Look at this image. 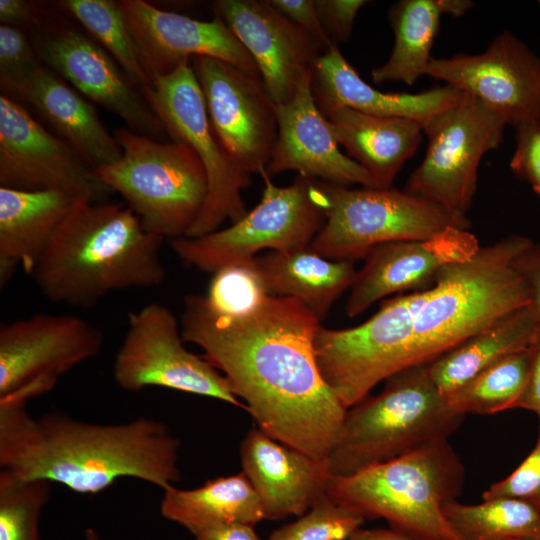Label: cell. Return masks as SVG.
Wrapping results in <instances>:
<instances>
[{
  "instance_id": "cell-30",
  "label": "cell",
  "mask_w": 540,
  "mask_h": 540,
  "mask_svg": "<svg viewBox=\"0 0 540 540\" xmlns=\"http://www.w3.org/2000/svg\"><path fill=\"white\" fill-rule=\"evenodd\" d=\"M160 512L192 535L217 525L254 526L264 520L260 500L243 472L210 479L194 489L163 490Z\"/></svg>"
},
{
  "instance_id": "cell-1",
  "label": "cell",
  "mask_w": 540,
  "mask_h": 540,
  "mask_svg": "<svg viewBox=\"0 0 540 540\" xmlns=\"http://www.w3.org/2000/svg\"><path fill=\"white\" fill-rule=\"evenodd\" d=\"M320 320L291 297L269 295L238 316L214 311L204 295L184 300L181 333L229 383L260 430L316 459H328L347 408L319 370Z\"/></svg>"
},
{
  "instance_id": "cell-39",
  "label": "cell",
  "mask_w": 540,
  "mask_h": 540,
  "mask_svg": "<svg viewBox=\"0 0 540 540\" xmlns=\"http://www.w3.org/2000/svg\"><path fill=\"white\" fill-rule=\"evenodd\" d=\"M514 498L540 509V433L533 450L506 478L491 485L483 500Z\"/></svg>"
},
{
  "instance_id": "cell-13",
  "label": "cell",
  "mask_w": 540,
  "mask_h": 540,
  "mask_svg": "<svg viewBox=\"0 0 540 540\" xmlns=\"http://www.w3.org/2000/svg\"><path fill=\"white\" fill-rule=\"evenodd\" d=\"M183 342L177 319L166 306L149 303L130 312L113 363L116 384L128 392L164 387L246 409L226 378L204 356L187 350Z\"/></svg>"
},
{
  "instance_id": "cell-16",
  "label": "cell",
  "mask_w": 540,
  "mask_h": 540,
  "mask_svg": "<svg viewBox=\"0 0 540 540\" xmlns=\"http://www.w3.org/2000/svg\"><path fill=\"white\" fill-rule=\"evenodd\" d=\"M101 330L72 314L41 313L0 326V398L21 390L37 397L59 378L97 356Z\"/></svg>"
},
{
  "instance_id": "cell-7",
  "label": "cell",
  "mask_w": 540,
  "mask_h": 540,
  "mask_svg": "<svg viewBox=\"0 0 540 540\" xmlns=\"http://www.w3.org/2000/svg\"><path fill=\"white\" fill-rule=\"evenodd\" d=\"M113 135L122 155L94 169V175L122 196L146 231L161 239L185 237L208 193L198 156L184 142L157 141L127 127L117 128Z\"/></svg>"
},
{
  "instance_id": "cell-2",
  "label": "cell",
  "mask_w": 540,
  "mask_h": 540,
  "mask_svg": "<svg viewBox=\"0 0 540 540\" xmlns=\"http://www.w3.org/2000/svg\"><path fill=\"white\" fill-rule=\"evenodd\" d=\"M27 401L0 399V472L94 495L122 478L166 490L181 480L180 441L158 420L100 424L55 414L33 417Z\"/></svg>"
},
{
  "instance_id": "cell-37",
  "label": "cell",
  "mask_w": 540,
  "mask_h": 540,
  "mask_svg": "<svg viewBox=\"0 0 540 540\" xmlns=\"http://www.w3.org/2000/svg\"><path fill=\"white\" fill-rule=\"evenodd\" d=\"M364 522L326 493L297 520L274 530L269 540H348Z\"/></svg>"
},
{
  "instance_id": "cell-22",
  "label": "cell",
  "mask_w": 540,
  "mask_h": 540,
  "mask_svg": "<svg viewBox=\"0 0 540 540\" xmlns=\"http://www.w3.org/2000/svg\"><path fill=\"white\" fill-rule=\"evenodd\" d=\"M311 72L304 76L291 101L276 106L277 138L266 172L271 177L296 171L303 177L339 186L376 188L369 174L339 149L315 103Z\"/></svg>"
},
{
  "instance_id": "cell-17",
  "label": "cell",
  "mask_w": 540,
  "mask_h": 540,
  "mask_svg": "<svg viewBox=\"0 0 540 540\" xmlns=\"http://www.w3.org/2000/svg\"><path fill=\"white\" fill-rule=\"evenodd\" d=\"M0 187L58 191L93 201L112 192L68 144L4 93L0 95Z\"/></svg>"
},
{
  "instance_id": "cell-18",
  "label": "cell",
  "mask_w": 540,
  "mask_h": 540,
  "mask_svg": "<svg viewBox=\"0 0 540 540\" xmlns=\"http://www.w3.org/2000/svg\"><path fill=\"white\" fill-rule=\"evenodd\" d=\"M424 75L479 98L513 127L540 118V57L510 32L480 54L432 57Z\"/></svg>"
},
{
  "instance_id": "cell-38",
  "label": "cell",
  "mask_w": 540,
  "mask_h": 540,
  "mask_svg": "<svg viewBox=\"0 0 540 540\" xmlns=\"http://www.w3.org/2000/svg\"><path fill=\"white\" fill-rule=\"evenodd\" d=\"M32 40L22 28L0 25V84L2 93L30 76L41 64Z\"/></svg>"
},
{
  "instance_id": "cell-25",
  "label": "cell",
  "mask_w": 540,
  "mask_h": 540,
  "mask_svg": "<svg viewBox=\"0 0 540 540\" xmlns=\"http://www.w3.org/2000/svg\"><path fill=\"white\" fill-rule=\"evenodd\" d=\"M4 94L29 104L50 131L92 170L110 165L121 157L120 146L101 122L94 106L43 63Z\"/></svg>"
},
{
  "instance_id": "cell-19",
  "label": "cell",
  "mask_w": 540,
  "mask_h": 540,
  "mask_svg": "<svg viewBox=\"0 0 540 540\" xmlns=\"http://www.w3.org/2000/svg\"><path fill=\"white\" fill-rule=\"evenodd\" d=\"M118 3L152 82L195 56L217 58L261 78L253 58L218 14L204 21L162 10L143 0Z\"/></svg>"
},
{
  "instance_id": "cell-33",
  "label": "cell",
  "mask_w": 540,
  "mask_h": 540,
  "mask_svg": "<svg viewBox=\"0 0 540 540\" xmlns=\"http://www.w3.org/2000/svg\"><path fill=\"white\" fill-rule=\"evenodd\" d=\"M57 6L75 18L99 45L121 66L142 94L152 87L126 17L112 0H62Z\"/></svg>"
},
{
  "instance_id": "cell-9",
  "label": "cell",
  "mask_w": 540,
  "mask_h": 540,
  "mask_svg": "<svg viewBox=\"0 0 540 540\" xmlns=\"http://www.w3.org/2000/svg\"><path fill=\"white\" fill-rule=\"evenodd\" d=\"M262 197L242 219L225 229L169 240L176 255L204 272L252 263L264 249L282 251L311 244L325 223L314 196V179L298 175L288 186L275 185L266 170Z\"/></svg>"
},
{
  "instance_id": "cell-50",
  "label": "cell",
  "mask_w": 540,
  "mask_h": 540,
  "mask_svg": "<svg viewBox=\"0 0 540 540\" xmlns=\"http://www.w3.org/2000/svg\"><path fill=\"white\" fill-rule=\"evenodd\" d=\"M534 192L539 196L540 198V183L537 184L536 186L532 187Z\"/></svg>"
},
{
  "instance_id": "cell-15",
  "label": "cell",
  "mask_w": 540,
  "mask_h": 540,
  "mask_svg": "<svg viewBox=\"0 0 540 540\" xmlns=\"http://www.w3.org/2000/svg\"><path fill=\"white\" fill-rule=\"evenodd\" d=\"M212 130L231 161L246 174H261L277 138L276 104L261 78L223 60L195 56Z\"/></svg>"
},
{
  "instance_id": "cell-14",
  "label": "cell",
  "mask_w": 540,
  "mask_h": 540,
  "mask_svg": "<svg viewBox=\"0 0 540 540\" xmlns=\"http://www.w3.org/2000/svg\"><path fill=\"white\" fill-rule=\"evenodd\" d=\"M31 40L44 65L118 116L128 129L161 142L169 137L140 88L93 38L74 27L45 21L33 29Z\"/></svg>"
},
{
  "instance_id": "cell-36",
  "label": "cell",
  "mask_w": 540,
  "mask_h": 540,
  "mask_svg": "<svg viewBox=\"0 0 540 540\" xmlns=\"http://www.w3.org/2000/svg\"><path fill=\"white\" fill-rule=\"evenodd\" d=\"M213 274L205 298L217 313L229 316L243 315L270 295L254 261L226 266Z\"/></svg>"
},
{
  "instance_id": "cell-8",
  "label": "cell",
  "mask_w": 540,
  "mask_h": 540,
  "mask_svg": "<svg viewBox=\"0 0 540 540\" xmlns=\"http://www.w3.org/2000/svg\"><path fill=\"white\" fill-rule=\"evenodd\" d=\"M314 196L325 223L310 247L332 260L354 262L380 244L426 240L449 227L471 226L467 217L393 187L351 189L315 180Z\"/></svg>"
},
{
  "instance_id": "cell-21",
  "label": "cell",
  "mask_w": 540,
  "mask_h": 540,
  "mask_svg": "<svg viewBox=\"0 0 540 540\" xmlns=\"http://www.w3.org/2000/svg\"><path fill=\"white\" fill-rule=\"evenodd\" d=\"M479 247L469 229L458 227H449L426 240L374 247L350 287L347 316L353 318L393 293L432 288L445 266L468 259Z\"/></svg>"
},
{
  "instance_id": "cell-12",
  "label": "cell",
  "mask_w": 540,
  "mask_h": 540,
  "mask_svg": "<svg viewBox=\"0 0 540 540\" xmlns=\"http://www.w3.org/2000/svg\"><path fill=\"white\" fill-rule=\"evenodd\" d=\"M163 122L172 141L187 144L203 164L208 193L203 209L185 237L197 238L219 229L225 220L232 223L247 213L241 191L251 175L241 171L216 138L205 100L190 61L173 72L155 78L143 92Z\"/></svg>"
},
{
  "instance_id": "cell-32",
  "label": "cell",
  "mask_w": 540,
  "mask_h": 540,
  "mask_svg": "<svg viewBox=\"0 0 540 540\" xmlns=\"http://www.w3.org/2000/svg\"><path fill=\"white\" fill-rule=\"evenodd\" d=\"M442 513L460 540H540V509L522 500L502 497L469 505L452 499Z\"/></svg>"
},
{
  "instance_id": "cell-3",
  "label": "cell",
  "mask_w": 540,
  "mask_h": 540,
  "mask_svg": "<svg viewBox=\"0 0 540 540\" xmlns=\"http://www.w3.org/2000/svg\"><path fill=\"white\" fill-rule=\"evenodd\" d=\"M162 240L127 205L79 197L30 275L51 302L91 308L113 291L161 284Z\"/></svg>"
},
{
  "instance_id": "cell-4",
  "label": "cell",
  "mask_w": 540,
  "mask_h": 540,
  "mask_svg": "<svg viewBox=\"0 0 540 540\" xmlns=\"http://www.w3.org/2000/svg\"><path fill=\"white\" fill-rule=\"evenodd\" d=\"M531 242L512 234L445 266L416 315L405 368L431 363L529 305V291L515 259Z\"/></svg>"
},
{
  "instance_id": "cell-43",
  "label": "cell",
  "mask_w": 540,
  "mask_h": 540,
  "mask_svg": "<svg viewBox=\"0 0 540 540\" xmlns=\"http://www.w3.org/2000/svg\"><path fill=\"white\" fill-rule=\"evenodd\" d=\"M515 267L524 280L540 325V239L532 241L515 259Z\"/></svg>"
},
{
  "instance_id": "cell-35",
  "label": "cell",
  "mask_w": 540,
  "mask_h": 540,
  "mask_svg": "<svg viewBox=\"0 0 540 540\" xmlns=\"http://www.w3.org/2000/svg\"><path fill=\"white\" fill-rule=\"evenodd\" d=\"M51 483L20 481L0 472V540H41L40 515Z\"/></svg>"
},
{
  "instance_id": "cell-26",
  "label": "cell",
  "mask_w": 540,
  "mask_h": 540,
  "mask_svg": "<svg viewBox=\"0 0 540 540\" xmlns=\"http://www.w3.org/2000/svg\"><path fill=\"white\" fill-rule=\"evenodd\" d=\"M79 197L0 187V286L20 266L31 274Z\"/></svg>"
},
{
  "instance_id": "cell-49",
  "label": "cell",
  "mask_w": 540,
  "mask_h": 540,
  "mask_svg": "<svg viewBox=\"0 0 540 540\" xmlns=\"http://www.w3.org/2000/svg\"><path fill=\"white\" fill-rule=\"evenodd\" d=\"M85 540H103L97 531L93 528H87L85 530Z\"/></svg>"
},
{
  "instance_id": "cell-47",
  "label": "cell",
  "mask_w": 540,
  "mask_h": 540,
  "mask_svg": "<svg viewBox=\"0 0 540 540\" xmlns=\"http://www.w3.org/2000/svg\"><path fill=\"white\" fill-rule=\"evenodd\" d=\"M348 540H419L391 528H359Z\"/></svg>"
},
{
  "instance_id": "cell-44",
  "label": "cell",
  "mask_w": 540,
  "mask_h": 540,
  "mask_svg": "<svg viewBox=\"0 0 540 540\" xmlns=\"http://www.w3.org/2000/svg\"><path fill=\"white\" fill-rule=\"evenodd\" d=\"M1 24L14 27H31L32 29L45 22L41 6L34 1L0 0Z\"/></svg>"
},
{
  "instance_id": "cell-41",
  "label": "cell",
  "mask_w": 540,
  "mask_h": 540,
  "mask_svg": "<svg viewBox=\"0 0 540 540\" xmlns=\"http://www.w3.org/2000/svg\"><path fill=\"white\" fill-rule=\"evenodd\" d=\"M367 3L366 0H315L320 21L333 44L350 38L355 18Z\"/></svg>"
},
{
  "instance_id": "cell-11",
  "label": "cell",
  "mask_w": 540,
  "mask_h": 540,
  "mask_svg": "<svg viewBox=\"0 0 540 540\" xmlns=\"http://www.w3.org/2000/svg\"><path fill=\"white\" fill-rule=\"evenodd\" d=\"M427 293L416 291L385 300L374 315L356 327L321 326L315 339L317 364L347 409L405 368L415 318Z\"/></svg>"
},
{
  "instance_id": "cell-48",
  "label": "cell",
  "mask_w": 540,
  "mask_h": 540,
  "mask_svg": "<svg viewBox=\"0 0 540 540\" xmlns=\"http://www.w3.org/2000/svg\"><path fill=\"white\" fill-rule=\"evenodd\" d=\"M440 10L453 17L463 16L469 11L474 3L470 0H437Z\"/></svg>"
},
{
  "instance_id": "cell-20",
  "label": "cell",
  "mask_w": 540,
  "mask_h": 540,
  "mask_svg": "<svg viewBox=\"0 0 540 540\" xmlns=\"http://www.w3.org/2000/svg\"><path fill=\"white\" fill-rule=\"evenodd\" d=\"M213 7L255 61L276 106L291 101L324 52L320 44L269 0H217Z\"/></svg>"
},
{
  "instance_id": "cell-45",
  "label": "cell",
  "mask_w": 540,
  "mask_h": 540,
  "mask_svg": "<svg viewBox=\"0 0 540 540\" xmlns=\"http://www.w3.org/2000/svg\"><path fill=\"white\" fill-rule=\"evenodd\" d=\"M516 408L530 410L537 415L540 433V331L532 344L529 376Z\"/></svg>"
},
{
  "instance_id": "cell-23",
  "label": "cell",
  "mask_w": 540,
  "mask_h": 540,
  "mask_svg": "<svg viewBox=\"0 0 540 540\" xmlns=\"http://www.w3.org/2000/svg\"><path fill=\"white\" fill-rule=\"evenodd\" d=\"M242 472L254 488L264 519L301 516L327 493L328 459H316L283 444L259 428L240 446Z\"/></svg>"
},
{
  "instance_id": "cell-27",
  "label": "cell",
  "mask_w": 540,
  "mask_h": 540,
  "mask_svg": "<svg viewBox=\"0 0 540 540\" xmlns=\"http://www.w3.org/2000/svg\"><path fill=\"white\" fill-rule=\"evenodd\" d=\"M323 116L339 145L369 174L376 188L392 187L422 141L423 128L412 119L370 115L347 107Z\"/></svg>"
},
{
  "instance_id": "cell-51",
  "label": "cell",
  "mask_w": 540,
  "mask_h": 540,
  "mask_svg": "<svg viewBox=\"0 0 540 540\" xmlns=\"http://www.w3.org/2000/svg\"><path fill=\"white\" fill-rule=\"evenodd\" d=\"M540 3V2H539Z\"/></svg>"
},
{
  "instance_id": "cell-6",
  "label": "cell",
  "mask_w": 540,
  "mask_h": 540,
  "mask_svg": "<svg viewBox=\"0 0 540 540\" xmlns=\"http://www.w3.org/2000/svg\"><path fill=\"white\" fill-rule=\"evenodd\" d=\"M465 415L449 404L428 366L404 368L385 379L383 390L347 409L328 465L332 476H348L420 446L448 439Z\"/></svg>"
},
{
  "instance_id": "cell-5",
  "label": "cell",
  "mask_w": 540,
  "mask_h": 540,
  "mask_svg": "<svg viewBox=\"0 0 540 540\" xmlns=\"http://www.w3.org/2000/svg\"><path fill=\"white\" fill-rule=\"evenodd\" d=\"M465 469L448 439L430 442L348 476H332L328 496L365 520L419 540H460L442 513L457 499Z\"/></svg>"
},
{
  "instance_id": "cell-10",
  "label": "cell",
  "mask_w": 540,
  "mask_h": 540,
  "mask_svg": "<svg viewBox=\"0 0 540 540\" xmlns=\"http://www.w3.org/2000/svg\"><path fill=\"white\" fill-rule=\"evenodd\" d=\"M507 125L500 111L462 92L452 107L423 126L427 151L403 191L466 218L481 159L500 145Z\"/></svg>"
},
{
  "instance_id": "cell-46",
  "label": "cell",
  "mask_w": 540,
  "mask_h": 540,
  "mask_svg": "<svg viewBox=\"0 0 540 540\" xmlns=\"http://www.w3.org/2000/svg\"><path fill=\"white\" fill-rule=\"evenodd\" d=\"M193 536L194 540H260L254 526L243 523L209 527L193 534Z\"/></svg>"
},
{
  "instance_id": "cell-42",
  "label": "cell",
  "mask_w": 540,
  "mask_h": 540,
  "mask_svg": "<svg viewBox=\"0 0 540 540\" xmlns=\"http://www.w3.org/2000/svg\"><path fill=\"white\" fill-rule=\"evenodd\" d=\"M270 3L294 23L307 31L324 52L333 43L320 21L315 0H269Z\"/></svg>"
},
{
  "instance_id": "cell-34",
  "label": "cell",
  "mask_w": 540,
  "mask_h": 540,
  "mask_svg": "<svg viewBox=\"0 0 540 540\" xmlns=\"http://www.w3.org/2000/svg\"><path fill=\"white\" fill-rule=\"evenodd\" d=\"M531 359L532 345L503 358L447 396L449 404L463 415L516 408L528 380Z\"/></svg>"
},
{
  "instance_id": "cell-24",
  "label": "cell",
  "mask_w": 540,
  "mask_h": 540,
  "mask_svg": "<svg viewBox=\"0 0 540 540\" xmlns=\"http://www.w3.org/2000/svg\"><path fill=\"white\" fill-rule=\"evenodd\" d=\"M311 88L323 115L347 107L370 115L412 119L422 128L462 95L461 90L448 84L416 94L379 91L361 78L335 44L315 62Z\"/></svg>"
},
{
  "instance_id": "cell-28",
  "label": "cell",
  "mask_w": 540,
  "mask_h": 540,
  "mask_svg": "<svg viewBox=\"0 0 540 540\" xmlns=\"http://www.w3.org/2000/svg\"><path fill=\"white\" fill-rule=\"evenodd\" d=\"M254 265L270 295L298 300L320 321L357 274L354 262L325 258L310 245L270 251L256 256Z\"/></svg>"
},
{
  "instance_id": "cell-29",
  "label": "cell",
  "mask_w": 540,
  "mask_h": 540,
  "mask_svg": "<svg viewBox=\"0 0 540 540\" xmlns=\"http://www.w3.org/2000/svg\"><path fill=\"white\" fill-rule=\"evenodd\" d=\"M540 331L538 318L524 306L427 364L446 397L503 358L530 347Z\"/></svg>"
},
{
  "instance_id": "cell-40",
  "label": "cell",
  "mask_w": 540,
  "mask_h": 540,
  "mask_svg": "<svg viewBox=\"0 0 540 540\" xmlns=\"http://www.w3.org/2000/svg\"><path fill=\"white\" fill-rule=\"evenodd\" d=\"M516 130V149L510 168L532 187L540 183V118L519 124Z\"/></svg>"
},
{
  "instance_id": "cell-31",
  "label": "cell",
  "mask_w": 540,
  "mask_h": 540,
  "mask_svg": "<svg viewBox=\"0 0 540 540\" xmlns=\"http://www.w3.org/2000/svg\"><path fill=\"white\" fill-rule=\"evenodd\" d=\"M441 14L437 0H400L392 4L388 20L394 31V46L388 60L372 69V81H401L412 86L424 75Z\"/></svg>"
}]
</instances>
